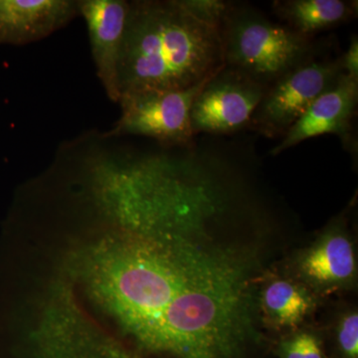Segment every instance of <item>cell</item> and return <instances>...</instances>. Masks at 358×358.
Here are the masks:
<instances>
[{
  "label": "cell",
  "instance_id": "1",
  "mask_svg": "<svg viewBox=\"0 0 358 358\" xmlns=\"http://www.w3.org/2000/svg\"><path fill=\"white\" fill-rule=\"evenodd\" d=\"M127 231L102 250L106 303L141 348L176 358H237L258 338L264 241L205 173H173L124 200Z\"/></svg>",
  "mask_w": 358,
  "mask_h": 358
},
{
  "label": "cell",
  "instance_id": "2",
  "mask_svg": "<svg viewBox=\"0 0 358 358\" xmlns=\"http://www.w3.org/2000/svg\"><path fill=\"white\" fill-rule=\"evenodd\" d=\"M223 66L220 28L200 20L181 0L129 1L120 93L192 88Z\"/></svg>",
  "mask_w": 358,
  "mask_h": 358
},
{
  "label": "cell",
  "instance_id": "3",
  "mask_svg": "<svg viewBox=\"0 0 358 358\" xmlns=\"http://www.w3.org/2000/svg\"><path fill=\"white\" fill-rule=\"evenodd\" d=\"M224 66L263 86L315 57L313 38L301 36L260 11L232 3L220 27Z\"/></svg>",
  "mask_w": 358,
  "mask_h": 358
},
{
  "label": "cell",
  "instance_id": "4",
  "mask_svg": "<svg viewBox=\"0 0 358 358\" xmlns=\"http://www.w3.org/2000/svg\"><path fill=\"white\" fill-rule=\"evenodd\" d=\"M208 80L185 90H143L121 94L117 102L121 115L103 138L145 136L164 147H188L194 138L190 122L193 101Z\"/></svg>",
  "mask_w": 358,
  "mask_h": 358
},
{
  "label": "cell",
  "instance_id": "5",
  "mask_svg": "<svg viewBox=\"0 0 358 358\" xmlns=\"http://www.w3.org/2000/svg\"><path fill=\"white\" fill-rule=\"evenodd\" d=\"M343 74L341 57H313L268 86L249 129L267 138H282L313 101Z\"/></svg>",
  "mask_w": 358,
  "mask_h": 358
},
{
  "label": "cell",
  "instance_id": "6",
  "mask_svg": "<svg viewBox=\"0 0 358 358\" xmlns=\"http://www.w3.org/2000/svg\"><path fill=\"white\" fill-rule=\"evenodd\" d=\"M267 87L223 66L204 84L193 101V134H232L249 129Z\"/></svg>",
  "mask_w": 358,
  "mask_h": 358
},
{
  "label": "cell",
  "instance_id": "7",
  "mask_svg": "<svg viewBox=\"0 0 358 358\" xmlns=\"http://www.w3.org/2000/svg\"><path fill=\"white\" fill-rule=\"evenodd\" d=\"M358 102V80L345 73L338 81L313 101L282 141L272 150L275 157L303 141L324 134H334L341 138L348 152L357 150L352 136V121Z\"/></svg>",
  "mask_w": 358,
  "mask_h": 358
},
{
  "label": "cell",
  "instance_id": "8",
  "mask_svg": "<svg viewBox=\"0 0 358 358\" xmlns=\"http://www.w3.org/2000/svg\"><path fill=\"white\" fill-rule=\"evenodd\" d=\"M80 15L88 29L90 46L106 94L119 102V61L128 18L126 0H78Z\"/></svg>",
  "mask_w": 358,
  "mask_h": 358
},
{
  "label": "cell",
  "instance_id": "9",
  "mask_svg": "<svg viewBox=\"0 0 358 358\" xmlns=\"http://www.w3.org/2000/svg\"><path fill=\"white\" fill-rule=\"evenodd\" d=\"M296 270L308 287L322 294L353 284L357 258L352 241L341 223L327 228L299 256Z\"/></svg>",
  "mask_w": 358,
  "mask_h": 358
},
{
  "label": "cell",
  "instance_id": "10",
  "mask_svg": "<svg viewBox=\"0 0 358 358\" xmlns=\"http://www.w3.org/2000/svg\"><path fill=\"white\" fill-rule=\"evenodd\" d=\"M79 15L78 0H0V44L39 41Z\"/></svg>",
  "mask_w": 358,
  "mask_h": 358
},
{
  "label": "cell",
  "instance_id": "11",
  "mask_svg": "<svg viewBox=\"0 0 358 358\" xmlns=\"http://www.w3.org/2000/svg\"><path fill=\"white\" fill-rule=\"evenodd\" d=\"M273 13L282 24L303 37L331 29L357 16V1L348 0H275Z\"/></svg>",
  "mask_w": 358,
  "mask_h": 358
},
{
  "label": "cell",
  "instance_id": "12",
  "mask_svg": "<svg viewBox=\"0 0 358 358\" xmlns=\"http://www.w3.org/2000/svg\"><path fill=\"white\" fill-rule=\"evenodd\" d=\"M260 306L275 327H296L312 312L313 301L308 289L298 282L275 279L264 286Z\"/></svg>",
  "mask_w": 358,
  "mask_h": 358
},
{
  "label": "cell",
  "instance_id": "13",
  "mask_svg": "<svg viewBox=\"0 0 358 358\" xmlns=\"http://www.w3.org/2000/svg\"><path fill=\"white\" fill-rule=\"evenodd\" d=\"M281 358H324L319 339L312 334L299 333L282 341Z\"/></svg>",
  "mask_w": 358,
  "mask_h": 358
},
{
  "label": "cell",
  "instance_id": "14",
  "mask_svg": "<svg viewBox=\"0 0 358 358\" xmlns=\"http://www.w3.org/2000/svg\"><path fill=\"white\" fill-rule=\"evenodd\" d=\"M183 6L200 20L220 28L233 2L221 0H181Z\"/></svg>",
  "mask_w": 358,
  "mask_h": 358
},
{
  "label": "cell",
  "instance_id": "15",
  "mask_svg": "<svg viewBox=\"0 0 358 358\" xmlns=\"http://www.w3.org/2000/svg\"><path fill=\"white\" fill-rule=\"evenodd\" d=\"M339 352L343 358H358V313L357 310L345 313L338 327Z\"/></svg>",
  "mask_w": 358,
  "mask_h": 358
},
{
  "label": "cell",
  "instance_id": "16",
  "mask_svg": "<svg viewBox=\"0 0 358 358\" xmlns=\"http://www.w3.org/2000/svg\"><path fill=\"white\" fill-rule=\"evenodd\" d=\"M343 73L352 79L358 80V37L352 35L348 48L341 56Z\"/></svg>",
  "mask_w": 358,
  "mask_h": 358
}]
</instances>
